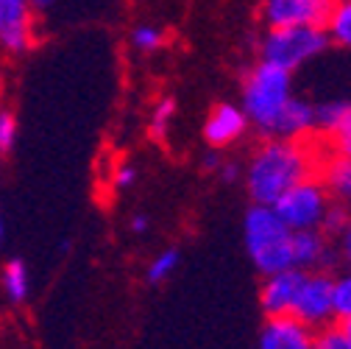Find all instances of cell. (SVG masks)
I'll list each match as a JSON object with an SVG mask.
<instances>
[{
  "label": "cell",
  "instance_id": "cell-11",
  "mask_svg": "<svg viewBox=\"0 0 351 349\" xmlns=\"http://www.w3.org/2000/svg\"><path fill=\"white\" fill-rule=\"evenodd\" d=\"M271 137H282V140H313L315 135V106L304 98L290 95V101L285 104V109L279 112Z\"/></svg>",
  "mask_w": 351,
  "mask_h": 349
},
{
  "label": "cell",
  "instance_id": "cell-33",
  "mask_svg": "<svg viewBox=\"0 0 351 349\" xmlns=\"http://www.w3.org/2000/svg\"><path fill=\"white\" fill-rule=\"evenodd\" d=\"M0 243H3V215H0Z\"/></svg>",
  "mask_w": 351,
  "mask_h": 349
},
{
  "label": "cell",
  "instance_id": "cell-10",
  "mask_svg": "<svg viewBox=\"0 0 351 349\" xmlns=\"http://www.w3.org/2000/svg\"><path fill=\"white\" fill-rule=\"evenodd\" d=\"M298 280H301L298 269H285V271L268 274L265 280H262V288H259L262 313L265 316H290Z\"/></svg>",
  "mask_w": 351,
  "mask_h": 349
},
{
  "label": "cell",
  "instance_id": "cell-6",
  "mask_svg": "<svg viewBox=\"0 0 351 349\" xmlns=\"http://www.w3.org/2000/svg\"><path fill=\"white\" fill-rule=\"evenodd\" d=\"M332 282H335V277L329 271H301L290 316L298 319L301 324H306L310 330H315V333L335 324Z\"/></svg>",
  "mask_w": 351,
  "mask_h": 349
},
{
  "label": "cell",
  "instance_id": "cell-17",
  "mask_svg": "<svg viewBox=\"0 0 351 349\" xmlns=\"http://www.w3.org/2000/svg\"><path fill=\"white\" fill-rule=\"evenodd\" d=\"M3 285L12 296V302H23L28 296V271L23 260H9L3 271Z\"/></svg>",
  "mask_w": 351,
  "mask_h": 349
},
{
  "label": "cell",
  "instance_id": "cell-26",
  "mask_svg": "<svg viewBox=\"0 0 351 349\" xmlns=\"http://www.w3.org/2000/svg\"><path fill=\"white\" fill-rule=\"evenodd\" d=\"M340 257L351 263V215H348V221H346V227L340 232Z\"/></svg>",
  "mask_w": 351,
  "mask_h": 349
},
{
  "label": "cell",
  "instance_id": "cell-3",
  "mask_svg": "<svg viewBox=\"0 0 351 349\" xmlns=\"http://www.w3.org/2000/svg\"><path fill=\"white\" fill-rule=\"evenodd\" d=\"M293 95V73L271 62H256L243 78V112L262 135L271 137V128Z\"/></svg>",
  "mask_w": 351,
  "mask_h": 349
},
{
  "label": "cell",
  "instance_id": "cell-21",
  "mask_svg": "<svg viewBox=\"0 0 351 349\" xmlns=\"http://www.w3.org/2000/svg\"><path fill=\"white\" fill-rule=\"evenodd\" d=\"M321 140H324V146H326L332 154H340V157L351 159V112H348V117L335 128L332 135H326V137H321Z\"/></svg>",
  "mask_w": 351,
  "mask_h": 349
},
{
  "label": "cell",
  "instance_id": "cell-15",
  "mask_svg": "<svg viewBox=\"0 0 351 349\" xmlns=\"http://www.w3.org/2000/svg\"><path fill=\"white\" fill-rule=\"evenodd\" d=\"M324 31L329 42H335L340 48H351V0H337Z\"/></svg>",
  "mask_w": 351,
  "mask_h": 349
},
{
  "label": "cell",
  "instance_id": "cell-30",
  "mask_svg": "<svg viewBox=\"0 0 351 349\" xmlns=\"http://www.w3.org/2000/svg\"><path fill=\"white\" fill-rule=\"evenodd\" d=\"M204 168H206V170H217V168H221V157H217V154H209V157L204 159Z\"/></svg>",
  "mask_w": 351,
  "mask_h": 349
},
{
  "label": "cell",
  "instance_id": "cell-14",
  "mask_svg": "<svg viewBox=\"0 0 351 349\" xmlns=\"http://www.w3.org/2000/svg\"><path fill=\"white\" fill-rule=\"evenodd\" d=\"M315 177L321 179V185L326 188L332 201H340V204L351 207V159H346L340 154H332L324 146Z\"/></svg>",
  "mask_w": 351,
  "mask_h": 349
},
{
  "label": "cell",
  "instance_id": "cell-27",
  "mask_svg": "<svg viewBox=\"0 0 351 349\" xmlns=\"http://www.w3.org/2000/svg\"><path fill=\"white\" fill-rule=\"evenodd\" d=\"M134 179H137V168H131V165H123L120 170H117V188H128V185H134Z\"/></svg>",
  "mask_w": 351,
  "mask_h": 349
},
{
  "label": "cell",
  "instance_id": "cell-9",
  "mask_svg": "<svg viewBox=\"0 0 351 349\" xmlns=\"http://www.w3.org/2000/svg\"><path fill=\"white\" fill-rule=\"evenodd\" d=\"M245 128H248V117L240 106L217 104V106H212V112L204 123V137L212 148H226L245 135Z\"/></svg>",
  "mask_w": 351,
  "mask_h": 349
},
{
  "label": "cell",
  "instance_id": "cell-31",
  "mask_svg": "<svg viewBox=\"0 0 351 349\" xmlns=\"http://www.w3.org/2000/svg\"><path fill=\"white\" fill-rule=\"evenodd\" d=\"M28 3L34 6V9H39V12H45V9H51L56 0H28Z\"/></svg>",
  "mask_w": 351,
  "mask_h": 349
},
{
  "label": "cell",
  "instance_id": "cell-12",
  "mask_svg": "<svg viewBox=\"0 0 351 349\" xmlns=\"http://www.w3.org/2000/svg\"><path fill=\"white\" fill-rule=\"evenodd\" d=\"M293 269L298 271H326L335 260V251L329 249V240L321 229H304L293 232Z\"/></svg>",
  "mask_w": 351,
  "mask_h": 349
},
{
  "label": "cell",
  "instance_id": "cell-5",
  "mask_svg": "<svg viewBox=\"0 0 351 349\" xmlns=\"http://www.w3.org/2000/svg\"><path fill=\"white\" fill-rule=\"evenodd\" d=\"M332 199L326 188L321 185L318 177H306L290 190H285L271 207L282 218V224L290 232H304V229H321V221L329 210Z\"/></svg>",
  "mask_w": 351,
  "mask_h": 349
},
{
  "label": "cell",
  "instance_id": "cell-25",
  "mask_svg": "<svg viewBox=\"0 0 351 349\" xmlns=\"http://www.w3.org/2000/svg\"><path fill=\"white\" fill-rule=\"evenodd\" d=\"M14 140H17V117L12 115V112H0V151H12V146H14Z\"/></svg>",
  "mask_w": 351,
  "mask_h": 349
},
{
  "label": "cell",
  "instance_id": "cell-20",
  "mask_svg": "<svg viewBox=\"0 0 351 349\" xmlns=\"http://www.w3.org/2000/svg\"><path fill=\"white\" fill-rule=\"evenodd\" d=\"M179 251L176 249H167V251H162V254H156L154 260H151V266H148V282H165L173 271H176V266H179Z\"/></svg>",
  "mask_w": 351,
  "mask_h": 349
},
{
  "label": "cell",
  "instance_id": "cell-29",
  "mask_svg": "<svg viewBox=\"0 0 351 349\" xmlns=\"http://www.w3.org/2000/svg\"><path fill=\"white\" fill-rule=\"evenodd\" d=\"M131 229H134L137 235H143L148 229V218L145 215H134V218H131Z\"/></svg>",
  "mask_w": 351,
  "mask_h": 349
},
{
  "label": "cell",
  "instance_id": "cell-1",
  "mask_svg": "<svg viewBox=\"0 0 351 349\" xmlns=\"http://www.w3.org/2000/svg\"><path fill=\"white\" fill-rule=\"evenodd\" d=\"M324 154V140H282L268 137L245 165V188L254 204L271 207L285 190L306 177H315Z\"/></svg>",
  "mask_w": 351,
  "mask_h": 349
},
{
  "label": "cell",
  "instance_id": "cell-16",
  "mask_svg": "<svg viewBox=\"0 0 351 349\" xmlns=\"http://www.w3.org/2000/svg\"><path fill=\"white\" fill-rule=\"evenodd\" d=\"M348 112H351L348 101H326V104L315 106V135L318 137L332 135L335 128L348 117Z\"/></svg>",
  "mask_w": 351,
  "mask_h": 349
},
{
  "label": "cell",
  "instance_id": "cell-28",
  "mask_svg": "<svg viewBox=\"0 0 351 349\" xmlns=\"http://www.w3.org/2000/svg\"><path fill=\"white\" fill-rule=\"evenodd\" d=\"M217 170H221V177H223V182H234L237 177H240V165H234V162H221V168H217Z\"/></svg>",
  "mask_w": 351,
  "mask_h": 349
},
{
  "label": "cell",
  "instance_id": "cell-23",
  "mask_svg": "<svg viewBox=\"0 0 351 349\" xmlns=\"http://www.w3.org/2000/svg\"><path fill=\"white\" fill-rule=\"evenodd\" d=\"M162 39H165L162 31L154 28V25H137L134 31H131V45H134L137 51H143V54L156 51L162 45Z\"/></svg>",
  "mask_w": 351,
  "mask_h": 349
},
{
  "label": "cell",
  "instance_id": "cell-2",
  "mask_svg": "<svg viewBox=\"0 0 351 349\" xmlns=\"http://www.w3.org/2000/svg\"><path fill=\"white\" fill-rule=\"evenodd\" d=\"M243 238L251 263L262 277L293 269V232L282 224V218L274 212V207L254 204L245 212Z\"/></svg>",
  "mask_w": 351,
  "mask_h": 349
},
{
  "label": "cell",
  "instance_id": "cell-4",
  "mask_svg": "<svg viewBox=\"0 0 351 349\" xmlns=\"http://www.w3.org/2000/svg\"><path fill=\"white\" fill-rule=\"evenodd\" d=\"M326 48H329V36L324 28L285 25V28H268L259 45V59L293 73L310 59L321 56Z\"/></svg>",
  "mask_w": 351,
  "mask_h": 349
},
{
  "label": "cell",
  "instance_id": "cell-7",
  "mask_svg": "<svg viewBox=\"0 0 351 349\" xmlns=\"http://www.w3.org/2000/svg\"><path fill=\"white\" fill-rule=\"evenodd\" d=\"M337 0H262V20L268 28L310 25L324 28Z\"/></svg>",
  "mask_w": 351,
  "mask_h": 349
},
{
  "label": "cell",
  "instance_id": "cell-24",
  "mask_svg": "<svg viewBox=\"0 0 351 349\" xmlns=\"http://www.w3.org/2000/svg\"><path fill=\"white\" fill-rule=\"evenodd\" d=\"M313 349H351V341L343 335L337 324H329L315 333V346Z\"/></svg>",
  "mask_w": 351,
  "mask_h": 349
},
{
  "label": "cell",
  "instance_id": "cell-13",
  "mask_svg": "<svg viewBox=\"0 0 351 349\" xmlns=\"http://www.w3.org/2000/svg\"><path fill=\"white\" fill-rule=\"evenodd\" d=\"M28 0H0V45L6 51L23 54L31 42Z\"/></svg>",
  "mask_w": 351,
  "mask_h": 349
},
{
  "label": "cell",
  "instance_id": "cell-8",
  "mask_svg": "<svg viewBox=\"0 0 351 349\" xmlns=\"http://www.w3.org/2000/svg\"><path fill=\"white\" fill-rule=\"evenodd\" d=\"M315 330L293 316H268L259 330V349H313Z\"/></svg>",
  "mask_w": 351,
  "mask_h": 349
},
{
  "label": "cell",
  "instance_id": "cell-22",
  "mask_svg": "<svg viewBox=\"0 0 351 349\" xmlns=\"http://www.w3.org/2000/svg\"><path fill=\"white\" fill-rule=\"evenodd\" d=\"M348 215H351V210L346 204L332 201L329 210H326V215H324V221H321V232L324 235H340L343 227H346V221H348Z\"/></svg>",
  "mask_w": 351,
  "mask_h": 349
},
{
  "label": "cell",
  "instance_id": "cell-18",
  "mask_svg": "<svg viewBox=\"0 0 351 349\" xmlns=\"http://www.w3.org/2000/svg\"><path fill=\"white\" fill-rule=\"evenodd\" d=\"M332 304H335V322L351 319V271L335 277V282H332Z\"/></svg>",
  "mask_w": 351,
  "mask_h": 349
},
{
  "label": "cell",
  "instance_id": "cell-19",
  "mask_svg": "<svg viewBox=\"0 0 351 349\" xmlns=\"http://www.w3.org/2000/svg\"><path fill=\"white\" fill-rule=\"evenodd\" d=\"M173 117H176V98H162V101L154 106V112H151V123H148L151 137H156V140L167 137Z\"/></svg>",
  "mask_w": 351,
  "mask_h": 349
},
{
  "label": "cell",
  "instance_id": "cell-32",
  "mask_svg": "<svg viewBox=\"0 0 351 349\" xmlns=\"http://www.w3.org/2000/svg\"><path fill=\"white\" fill-rule=\"evenodd\" d=\"M337 327L343 330V335L351 341V319H343V322H337Z\"/></svg>",
  "mask_w": 351,
  "mask_h": 349
}]
</instances>
